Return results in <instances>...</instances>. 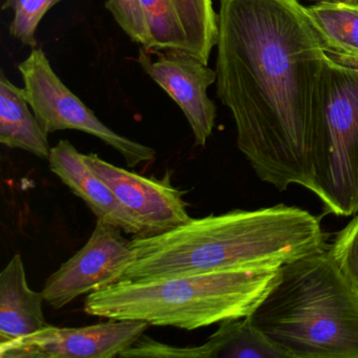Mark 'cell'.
Wrapping results in <instances>:
<instances>
[{"instance_id":"cell-14","label":"cell","mask_w":358,"mask_h":358,"mask_svg":"<svg viewBox=\"0 0 358 358\" xmlns=\"http://www.w3.org/2000/svg\"><path fill=\"white\" fill-rule=\"evenodd\" d=\"M30 108L24 89L14 85L0 71V143L49 160L52 148L48 134Z\"/></svg>"},{"instance_id":"cell-17","label":"cell","mask_w":358,"mask_h":358,"mask_svg":"<svg viewBox=\"0 0 358 358\" xmlns=\"http://www.w3.org/2000/svg\"><path fill=\"white\" fill-rule=\"evenodd\" d=\"M62 0H5L3 10H12L13 20L9 27L10 35L24 45H37L36 31L45 14Z\"/></svg>"},{"instance_id":"cell-8","label":"cell","mask_w":358,"mask_h":358,"mask_svg":"<svg viewBox=\"0 0 358 358\" xmlns=\"http://www.w3.org/2000/svg\"><path fill=\"white\" fill-rule=\"evenodd\" d=\"M148 326L141 320H117L80 328L48 324L32 334L0 343V357H119L144 334Z\"/></svg>"},{"instance_id":"cell-4","label":"cell","mask_w":358,"mask_h":358,"mask_svg":"<svg viewBox=\"0 0 358 358\" xmlns=\"http://www.w3.org/2000/svg\"><path fill=\"white\" fill-rule=\"evenodd\" d=\"M278 268L221 270L154 280H120L87 295L90 315L185 330L250 315Z\"/></svg>"},{"instance_id":"cell-3","label":"cell","mask_w":358,"mask_h":358,"mask_svg":"<svg viewBox=\"0 0 358 358\" xmlns=\"http://www.w3.org/2000/svg\"><path fill=\"white\" fill-rule=\"evenodd\" d=\"M249 317L289 358H358V292L329 246L280 266Z\"/></svg>"},{"instance_id":"cell-12","label":"cell","mask_w":358,"mask_h":358,"mask_svg":"<svg viewBox=\"0 0 358 358\" xmlns=\"http://www.w3.org/2000/svg\"><path fill=\"white\" fill-rule=\"evenodd\" d=\"M50 169L73 194L85 201L92 213L125 234L141 236L144 228L139 220L121 204L112 188L87 164L85 155L68 140H60L51 148Z\"/></svg>"},{"instance_id":"cell-20","label":"cell","mask_w":358,"mask_h":358,"mask_svg":"<svg viewBox=\"0 0 358 358\" xmlns=\"http://www.w3.org/2000/svg\"><path fill=\"white\" fill-rule=\"evenodd\" d=\"M326 54L333 62L345 68L353 69L358 71V56L350 55L343 52L335 51L331 48H326Z\"/></svg>"},{"instance_id":"cell-22","label":"cell","mask_w":358,"mask_h":358,"mask_svg":"<svg viewBox=\"0 0 358 358\" xmlns=\"http://www.w3.org/2000/svg\"><path fill=\"white\" fill-rule=\"evenodd\" d=\"M350 5L358 6V0H351Z\"/></svg>"},{"instance_id":"cell-15","label":"cell","mask_w":358,"mask_h":358,"mask_svg":"<svg viewBox=\"0 0 358 358\" xmlns=\"http://www.w3.org/2000/svg\"><path fill=\"white\" fill-rule=\"evenodd\" d=\"M192 358H289L248 316L224 320L206 343L190 347Z\"/></svg>"},{"instance_id":"cell-21","label":"cell","mask_w":358,"mask_h":358,"mask_svg":"<svg viewBox=\"0 0 358 358\" xmlns=\"http://www.w3.org/2000/svg\"><path fill=\"white\" fill-rule=\"evenodd\" d=\"M310 1H316L318 3H351V0H310Z\"/></svg>"},{"instance_id":"cell-7","label":"cell","mask_w":358,"mask_h":358,"mask_svg":"<svg viewBox=\"0 0 358 358\" xmlns=\"http://www.w3.org/2000/svg\"><path fill=\"white\" fill-rule=\"evenodd\" d=\"M122 231L97 220L87 244L48 278L43 290L45 301L62 309L80 295L120 282L135 259L131 241Z\"/></svg>"},{"instance_id":"cell-18","label":"cell","mask_w":358,"mask_h":358,"mask_svg":"<svg viewBox=\"0 0 358 358\" xmlns=\"http://www.w3.org/2000/svg\"><path fill=\"white\" fill-rule=\"evenodd\" d=\"M106 8L133 43L150 50V31L140 0H106Z\"/></svg>"},{"instance_id":"cell-13","label":"cell","mask_w":358,"mask_h":358,"mask_svg":"<svg viewBox=\"0 0 358 358\" xmlns=\"http://www.w3.org/2000/svg\"><path fill=\"white\" fill-rule=\"evenodd\" d=\"M43 292L29 287L20 255H14L0 273V343L20 338L48 326Z\"/></svg>"},{"instance_id":"cell-9","label":"cell","mask_w":358,"mask_h":358,"mask_svg":"<svg viewBox=\"0 0 358 358\" xmlns=\"http://www.w3.org/2000/svg\"><path fill=\"white\" fill-rule=\"evenodd\" d=\"M138 64L185 115L196 144L206 145L215 129L217 106L207 90L217 83V72L194 56L179 51L140 48Z\"/></svg>"},{"instance_id":"cell-19","label":"cell","mask_w":358,"mask_h":358,"mask_svg":"<svg viewBox=\"0 0 358 358\" xmlns=\"http://www.w3.org/2000/svg\"><path fill=\"white\" fill-rule=\"evenodd\" d=\"M329 250L358 292V213L338 232Z\"/></svg>"},{"instance_id":"cell-11","label":"cell","mask_w":358,"mask_h":358,"mask_svg":"<svg viewBox=\"0 0 358 358\" xmlns=\"http://www.w3.org/2000/svg\"><path fill=\"white\" fill-rule=\"evenodd\" d=\"M152 51H179L208 66L219 38L213 0H140Z\"/></svg>"},{"instance_id":"cell-2","label":"cell","mask_w":358,"mask_h":358,"mask_svg":"<svg viewBox=\"0 0 358 358\" xmlns=\"http://www.w3.org/2000/svg\"><path fill=\"white\" fill-rule=\"evenodd\" d=\"M320 217L278 204L190 219L164 234L131 240L133 263L121 280H154L221 270L280 266L327 247Z\"/></svg>"},{"instance_id":"cell-10","label":"cell","mask_w":358,"mask_h":358,"mask_svg":"<svg viewBox=\"0 0 358 358\" xmlns=\"http://www.w3.org/2000/svg\"><path fill=\"white\" fill-rule=\"evenodd\" d=\"M87 164L112 188L121 204L143 226L141 236H156L187 223L185 192L173 187L171 173L162 180L145 178L102 160L98 155H85Z\"/></svg>"},{"instance_id":"cell-5","label":"cell","mask_w":358,"mask_h":358,"mask_svg":"<svg viewBox=\"0 0 358 358\" xmlns=\"http://www.w3.org/2000/svg\"><path fill=\"white\" fill-rule=\"evenodd\" d=\"M313 164V194L327 213H358V71L333 62L326 125Z\"/></svg>"},{"instance_id":"cell-1","label":"cell","mask_w":358,"mask_h":358,"mask_svg":"<svg viewBox=\"0 0 358 358\" xmlns=\"http://www.w3.org/2000/svg\"><path fill=\"white\" fill-rule=\"evenodd\" d=\"M326 37L299 0H220L217 96L257 177L313 192V152L326 125Z\"/></svg>"},{"instance_id":"cell-16","label":"cell","mask_w":358,"mask_h":358,"mask_svg":"<svg viewBox=\"0 0 358 358\" xmlns=\"http://www.w3.org/2000/svg\"><path fill=\"white\" fill-rule=\"evenodd\" d=\"M307 10L329 48L358 56V6L318 3Z\"/></svg>"},{"instance_id":"cell-6","label":"cell","mask_w":358,"mask_h":358,"mask_svg":"<svg viewBox=\"0 0 358 358\" xmlns=\"http://www.w3.org/2000/svg\"><path fill=\"white\" fill-rule=\"evenodd\" d=\"M17 69L24 80V96L48 135L64 129L89 134L120 152L129 167L156 158L154 148L119 135L101 122L62 83L43 50L33 49Z\"/></svg>"}]
</instances>
